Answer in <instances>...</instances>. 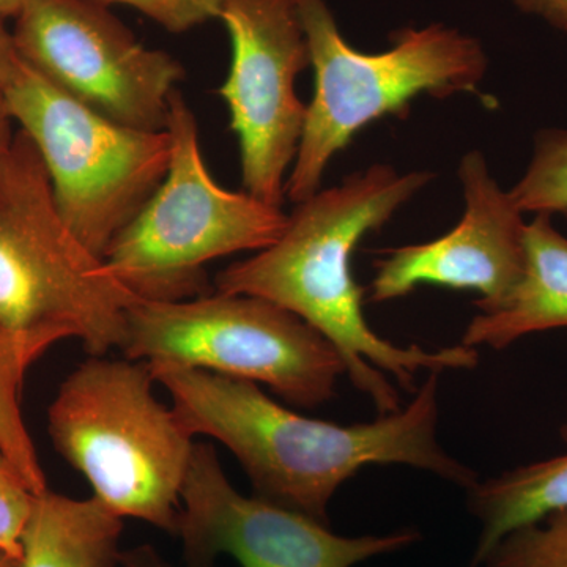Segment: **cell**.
<instances>
[{"label": "cell", "mask_w": 567, "mask_h": 567, "mask_svg": "<svg viewBox=\"0 0 567 567\" xmlns=\"http://www.w3.org/2000/svg\"><path fill=\"white\" fill-rule=\"evenodd\" d=\"M144 361L91 357L48 409V434L99 499L118 517L177 535L194 439L153 393Z\"/></svg>", "instance_id": "cell-5"}, {"label": "cell", "mask_w": 567, "mask_h": 567, "mask_svg": "<svg viewBox=\"0 0 567 567\" xmlns=\"http://www.w3.org/2000/svg\"><path fill=\"white\" fill-rule=\"evenodd\" d=\"M22 62L55 87L121 125L167 130L171 96L185 70L140 43L95 0H29L14 18Z\"/></svg>", "instance_id": "cell-9"}, {"label": "cell", "mask_w": 567, "mask_h": 567, "mask_svg": "<svg viewBox=\"0 0 567 567\" xmlns=\"http://www.w3.org/2000/svg\"><path fill=\"white\" fill-rule=\"evenodd\" d=\"M167 132L169 169L148 203L114 238L104 267L136 300L185 301L207 295L205 267L233 254L259 252L281 237L289 215L212 177L196 115L175 91Z\"/></svg>", "instance_id": "cell-6"}, {"label": "cell", "mask_w": 567, "mask_h": 567, "mask_svg": "<svg viewBox=\"0 0 567 567\" xmlns=\"http://www.w3.org/2000/svg\"><path fill=\"white\" fill-rule=\"evenodd\" d=\"M315 69L303 134L286 182V196L303 203L320 192L324 171L361 130L383 117L404 118L420 95H481L487 55L475 37L431 24L391 37L386 51H358L339 31L327 0H297Z\"/></svg>", "instance_id": "cell-4"}, {"label": "cell", "mask_w": 567, "mask_h": 567, "mask_svg": "<svg viewBox=\"0 0 567 567\" xmlns=\"http://www.w3.org/2000/svg\"><path fill=\"white\" fill-rule=\"evenodd\" d=\"M123 518L99 499L35 495L21 537V567L121 566Z\"/></svg>", "instance_id": "cell-14"}, {"label": "cell", "mask_w": 567, "mask_h": 567, "mask_svg": "<svg viewBox=\"0 0 567 567\" xmlns=\"http://www.w3.org/2000/svg\"><path fill=\"white\" fill-rule=\"evenodd\" d=\"M218 20L233 44L219 95L237 136L245 192L281 207L306 118L295 82L311 65L297 0H221Z\"/></svg>", "instance_id": "cell-10"}, {"label": "cell", "mask_w": 567, "mask_h": 567, "mask_svg": "<svg viewBox=\"0 0 567 567\" xmlns=\"http://www.w3.org/2000/svg\"><path fill=\"white\" fill-rule=\"evenodd\" d=\"M125 358L203 369L267 385L303 409L327 404L346 364L336 347L281 306L252 295H203L185 301H133Z\"/></svg>", "instance_id": "cell-7"}, {"label": "cell", "mask_w": 567, "mask_h": 567, "mask_svg": "<svg viewBox=\"0 0 567 567\" xmlns=\"http://www.w3.org/2000/svg\"><path fill=\"white\" fill-rule=\"evenodd\" d=\"M509 194L522 213H567V130L536 134L527 171Z\"/></svg>", "instance_id": "cell-17"}, {"label": "cell", "mask_w": 567, "mask_h": 567, "mask_svg": "<svg viewBox=\"0 0 567 567\" xmlns=\"http://www.w3.org/2000/svg\"><path fill=\"white\" fill-rule=\"evenodd\" d=\"M567 328V237L551 215H535L525 229V268L505 303L466 324L461 344L503 350L518 339Z\"/></svg>", "instance_id": "cell-13"}, {"label": "cell", "mask_w": 567, "mask_h": 567, "mask_svg": "<svg viewBox=\"0 0 567 567\" xmlns=\"http://www.w3.org/2000/svg\"><path fill=\"white\" fill-rule=\"evenodd\" d=\"M435 175L399 173L377 163L297 204L274 245L224 268L218 292L252 295L281 306L323 334L341 354L346 375L368 395L379 416L401 410L388 374L415 390L417 372L475 369L480 353L464 344L427 350L398 346L365 320L364 289L354 281L353 254L365 235L382 229Z\"/></svg>", "instance_id": "cell-1"}, {"label": "cell", "mask_w": 567, "mask_h": 567, "mask_svg": "<svg viewBox=\"0 0 567 567\" xmlns=\"http://www.w3.org/2000/svg\"><path fill=\"white\" fill-rule=\"evenodd\" d=\"M29 0H0V20L17 18L21 10L28 6Z\"/></svg>", "instance_id": "cell-25"}, {"label": "cell", "mask_w": 567, "mask_h": 567, "mask_svg": "<svg viewBox=\"0 0 567 567\" xmlns=\"http://www.w3.org/2000/svg\"><path fill=\"white\" fill-rule=\"evenodd\" d=\"M28 369L9 338L0 331V447L20 470L35 494L47 491V476L21 410V393Z\"/></svg>", "instance_id": "cell-16"}, {"label": "cell", "mask_w": 567, "mask_h": 567, "mask_svg": "<svg viewBox=\"0 0 567 567\" xmlns=\"http://www.w3.org/2000/svg\"><path fill=\"white\" fill-rule=\"evenodd\" d=\"M102 6H125L141 11L173 33L192 31L205 22L218 20L221 0H95Z\"/></svg>", "instance_id": "cell-20"}, {"label": "cell", "mask_w": 567, "mask_h": 567, "mask_svg": "<svg viewBox=\"0 0 567 567\" xmlns=\"http://www.w3.org/2000/svg\"><path fill=\"white\" fill-rule=\"evenodd\" d=\"M35 492L0 447V551L21 561V537Z\"/></svg>", "instance_id": "cell-19"}, {"label": "cell", "mask_w": 567, "mask_h": 567, "mask_svg": "<svg viewBox=\"0 0 567 567\" xmlns=\"http://www.w3.org/2000/svg\"><path fill=\"white\" fill-rule=\"evenodd\" d=\"M175 536L182 539L188 567H213L219 555H229L241 567H354L420 540V533L410 528L341 536L305 514L241 495L207 443L194 445Z\"/></svg>", "instance_id": "cell-11"}, {"label": "cell", "mask_w": 567, "mask_h": 567, "mask_svg": "<svg viewBox=\"0 0 567 567\" xmlns=\"http://www.w3.org/2000/svg\"><path fill=\"white\" fill-rule=\"evenodd\" d=\"M480 566L567 567V507L507 533Z\"/></svg>", "instance_id": "cell-18"}, {"label": "cell", "mask_w": 567, "mask_h": 567, "mask_svg": "<svg viewBox=\"0 0 567 567\" xmlns=\"http://www.w3.org/2000/svg\"><path fill=\"white\" fill-rule=\"evenodd\" d=\"M193 436L221 442L259 498L330 525L338 488L369 465H409L458 487L477 475L440 446L439 372H429L405 409L372 423L342 425L300 415L257 383L178 365H151Z\"/></svg>", "instance_id": "cell-2"}, {"label": "cell", "mask_w": 567, "mask_h": 567, "mask_svg": "<svg viewBox=\"0 0 567 567\" xmlns=\"http://www.w3.org/2000/svg\"><path fill=\"white\" fill-rule=\"evenodd\" d=\"M522 13L567 33V0H511Z\"/></svg>", "instance_id": "cell-21"}, {"label": "cell", "mask_w": 567, "mask_h": 567, "mask_svg": "<svg viewBox=\"0 0 567 567\" xmlns=\"http://www.w3.org/2000/svg\"><path fill=\"white\" fill-rule=\"evenodd\" d=\"M465 210L450 233L427 244L382 251L369 287L371 303H386L423 284L481 295L480 312L505 303L525 268V213L503 192L480 151L458 166Z\"/></svg>", "instance_id": "cell-12"}, {"label": "cell", "mask_w": 567, "mask_h": 567, "mask_svg": "<svg viewBox=\"0 0 567 567\" xmlns=\"http://www.w3.org/2000/svg\"><path fill=\"white\" fill-rule=\"evenodd\" d=\"M0 567H21V561L0 551Z\"/></svg>", "instance_id": "cell-26"}, {"label": "cell", "mask_w": 567, "mask_h": 567, "mask_svg": "<svg viewBox=\"0 0 567 567\" xmlns=\"http://www.w3.org/2000/svg\"><path fill=\"white\" fill-rule=\"evenodd\" d=\"M559 434L567 445V416ZM468 507L481 525L475 567L507 533L567 507V453L477 481L468 491Z\"/></svg>", "instance_id": "cell-15"}, {"label": "cell", "mask_w": 567, "mask_h": 567, "mask_svg": "<svg viewBox=\"0 0 567 567\" xmlns=\"http://www.w3.org/2000/svg\"><path fill=\"white\" fill-rule=\"evenodd\" d=\"M13 117L9 103H7L6 93L0 87V171H2L3 164L9 159L11 148H13L14 140H17V133L14 132Z\"/></svg>", "instance_id": "cell-23"}, {"label": "cell", "mask_w": 567, "mask_h": 567, "mask_svg": "<svg viewBox=\"0 0 567 567\" xmlns=\"http://www.w3.org/2000/svg\"><path fill=\"white\" fill-rule=\"evenodd\" d=\"M22 59L18 54L13 35L0 22V87L7 84L20 69Z\"/></svg>", "instance_id": "cell-22"}, {"label": "cell", "mask_w": 567, "mask_h": 567, "mask_svg": "<svg viewBox=\"0 0 567 567\" xmlns=\"http://www.w3.org/2000/svg\"><path fill=\"white\" fill-rule=\"evenodd\" d=\"M566 219H567V213H565Z\"/></svg>", "instance_id": "cell-27"}, {"label": "cell", "mask_w": 567, "mask_h": 567, "mask_svg": "<svg viewBox=\"0 0 567 567\" xmlns=\"http://www.w3.org/2000/svg\"><path fill=\"white\" fill-rule=\"evenodd\" d=\"M136 298L63 221L39 153L21 130L0 171V331L25 369L58 342L91 357L122 349Z\"/></svg>", "instance_id": "cell-3"}, {"label": "cell", "mask_w": 567, "mask_h": 567, "mask_svg": "<svg viewBox=\"0 0 567 567\" xmlns=\"http://www.w3.org/2000/svg\"><path fill=\"white\" fill-rule=\"evenodd\" d=\"M2 91L11 117L39 153L63 221L103 260L166 177L169 132L111 121L25 62Z\"/></svg>", "instance_id": "cell-8"}, {"label": "cell", "mask_w": 567, "mask_h": 567, "mask_svg": "<svg viewBox=\"0 0 567 567\" xmlns=\"http://www.w3.org/2000/svg\"><path fill=\"white\" fill-rule=\"evenodd\" d=\"M123 567H173L152 546H140L122 551Z\"/></svg>", "instance_id": "cell-24"}]
</instances>
